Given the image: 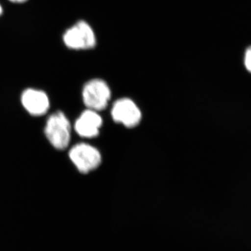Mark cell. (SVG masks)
<instances>
[{
  "label": "cell",
  "mask_w": 251,
  "mask_h": 251,
  "mask_svg": "<svg viewBox=\"0 0 251 251\" xmlns=\"http://www.w3.org/2000/svg\"><path fill=\"white\" fill-rule=\"evenodd\" d=\"M44 133L54 149L60 151L66 150L71 141L72 126L70 121L64 112H54L48 118Z\"/></svg>",
  "instance_id": "6da1fadb"
},
{
  "label": "cell",
  "mask_w": 251,
  "mask_h": 251,
  "mask_svg": "<svg viewBox=\"0 0 251 251\" xmlns=\"http://www.w3.org/2000/svg\"><path fill=\"white\" fill-rule=\"evenodd\" d=\"M82 97L87 109L99 112L108 106L111 92L105 81L93 79L84 85Z\"/></svg>",
  "instance_id": "7a4b0ae2"
},
{
  "label": "cell",
  "mask_w": 251,
  "mask_h": 251,
  "mask_svg": "<svg viewBox=\"0 0 251 251\" xmlns=\"http://www.w3.org/2000/svg\"><path fill=\"white\" fill-rule=\"evenodd\" d=\"M69 158L82 174H87L97 169L101 163V154L97 148L90 144L78 143L69 150Z\"/></svg>",
  "instance_id": "3957f363"
},
{
  "label": "cell",
  "mask_w": 251,
  "mask_h": 251,
  "mask_svg": "<svg viewBox=\"0 0 251 251\" xmlns=\"http://www.w3.org/2000/svg\"><path fill=\"white\" fill-rule=\"evenodd\" d=\"M63 41L69 49L89 50L96 46V36L90 25L80 21L64 32Z\"/></svg>",
  "instance_id": "277c9868"
},
{
  "label": "cell",
  "mask_w": 251,
  "mask_h": 251,
  "mask_svg": "<svg viewBox=\"0 0 251 251\" xmlns=\"http://www.w3.org/2000/svg\"><path fill=\"white\" fill-rule=\"evenodd\" d=\"M111 115L114 121L122 124L127 128L136 126L142 119L140 108L133 100L128 98L117 100L112 106Z\"/></svg>",
  "instance_id": "5b68a950"
},
{
  "label": "cell",
  "mask_w": 251,
  "mask_h": 251,
  "mask_svg": "<svg viewBox=\"0 0 251 251\" xmlns=\"http://www.w3.org/2000/svg\"><path fill=\"white\" fill-rule=\"evenodd\" d=\"M21 100L23 108L31 116H43L49 112L50 107L48 94L36 89L28 88L23 91Z\"/></svg>",
  "instance_id": "8992f818"
},
{
  "label": "cell",
  "mask_w": 251,
  "mask_h": 251,
  "mask_svg": "<svg viewBox=\"0 0 251 251\" xmlns=\"http://www.w3.org/2000/svg\"><path fill=\"white\" fill-rule=\"evenodd\" d=\"M103 120L99 112L87 109L81 113L74 125L77 134L85 138H93L99 134Z\"/></svg>",
  "instance_id": "52a82bcc"
},
{
  "label": "cell",
  "mask_w": 251,
  "mask_h": 251,
  "mask_svg": "<svg viewBox=\"0 0 251 251\" xmlns=\"http://www.w3.org/2000/svg\"><path fill=\"white\" fill-rule=\"evenodd\" d=\"M244 62L248 72L251 73V46L246 50Z\"/></svg>",
  "instance_id": "ba28073f"
},
{
  "label": "cell",
  "mask_w": 251,
  "mask_h": 251,
  "mask_svg": "<svg viewBox=\"0 0 251 251\" xmlns=\"http://www.w3.org/2000/svg\"><path fill=\"white\" fill-rule=\"evenodd\" d=\"M13 3H16V4H22V3L25 2L27 0H9Z\"/></svg>",
  "instance_id": "9c48e42d"
},
{
  "label": "cell",
  "mask_w": 251,
  "mask_h": 251,
  "mask_svg": "<svg viewBox=\"0 0 251 251\" xmlns=\"http://www.w3.org/2000/svg\"><path fill=\"white\" fill-rule=\"evenodd\" d=\"M2 13H3L2 6H1V5L0 4V16H1V14H2Z\"/></svg>",
  "instance_id": "30bf717a"
}]
</instances>
